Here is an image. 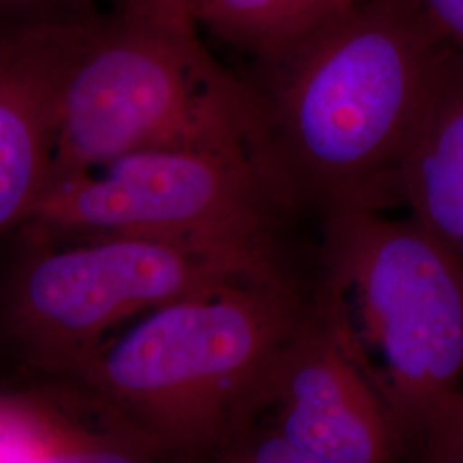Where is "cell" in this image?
Segmentation results:
<instances>
[{
  "label": "cell",
  "instance_id": "6da1fadb",
  "mask_svg": "<svg viewBox=\"0 0 463 463\" xmlns=\"http://www.w3.org/2000/svg\"><path fill=\"white\" fill-rule=\"evenodd\" d=\"M451 49L398 0H365L256 69L261 160L298 213L400 201V170Z\"/></svg>",
  "mask_w": 463,
  "mask_h": 463
},
{
  "label": "cell",
  "instance_id": "7a4b0ae2",
  "mask_svg": "<svg viewBox=\"0 0 463 463\" xmlns=\"http://www.w3.org/2000/svg\"><path fill=\"white\" fill-rule=\"evenodd\" d=\"M311 296L298 271L223 281L134 319L62 371L109 398L160 462H215Z\"/></svg>",
  "mask_w": 463,
  "mask_h": 463
},
{
  "label": "cell",
  "instance_id": "3957f363",
  "mask_svg": "<svg viewBox=\"0 0 463 463\" xmlns=\"http://www.w3.org/2000/svg\"><path fill=\"white\" fill-rule=\"evenodd\" d=\"M313 294L412 457L430 407L463 378V258L378 210L323 216Z\"/></svg>",
  "mask_w": 463,
  "mask_h": 463
},
{
  "label": "cell",
  "instance_id": "277c9868",
  "mask_svg": "<svg viewBox=\"0 0 463 463\" xmlns=\"http://www.w3.org/2000/svg\"><path fill=\"white\" fill-rule=\"evenodd\" d=\"M148 149L248 155L263 165L260 101L198 30L99 14L69 86L47 191Z\"/></svg>",
  "mask_w": 463,
  "mask_h": 463
},
{
  "label": "cell",
  "instance_id": "5b68a950",
  "mask_svg": "<svg viewBox=\"0 0 463 463\" xmlns=\"http://www.w3.org/2000/svg\"><path fill=\"white\" fill-rule=\"evenodd\" d=\"M298 215L252 156L148 149L52 187L16 232L23 242L136 235L294 268L287 233Z\"/></svg>",
  "mask_w": 463,
  "mask_h": 463
},
{
  "label": "cell",
  "instance_id": "8992f818",
  "mask_svg": "<svg viewBox=\"0 0 463 463\" xmlns=\"http://www.w3.org/2000/svg\"><path fill=\"white\" fill-rule=\"evenodd\" d=\"M273 271L296 268L136 235L23 242L4 281L2 338L16 367L62 371L160 306Z\"/></svg>",
  "mask_w": 463,
  "mask_h": 463
},
{
  "label": "cell",
  "instance_id": "52a82bcc",
  "mask_svg": "<svg viewBox=\"0 0 463 463\" xmlns=\"http://www.w3.org/2000/svg\"><path fill=\"white\" fill-rule=\"evenodd\" d=\"M248 426L279 430L311 463H386L405 457L388 407L315 294L268 367L241 430Z\"/></svg>",
  "mask_w": 463,
  "mask_h": 463
},
{
  "label": "cell",
  "instance_id": "ba28073f",
  "mask_svg": "<svg viewBox=\"0 0 463 463\" xmlns=\"http://www.w3.org/2000/svg\"><path fill=\"white\" fill-rule=\"evenodd\" d=\"M99 11L2 17L0 231L16 232L49 189L67 93Z\"/></svg>",
  "mask_w": 463,
  "mask_h": 463
},
{
  "label": "cell",
  "instance_id": "9c48e42d",
  "mask_svg": "<svg viewBox=\"0 0 463 463\" xmlns=\"http://www.w3.org/2000/svg\"><path fill=\"white\" fill-rule=\"evenodd\" d=\"M2 462L148 463V436L97 388L66 371L17 367L0 392Z\"/></svg>",
  "mask_w": 463,
  "mask_h": 463
},
{
  "label": "cell",
  "instance_id": "30bf717a",
  "mask_svg": "<svg viewBox=\"0 0 463 463\" xmlns=\"http://www.w3.org/2000/svg\"><path fill=\"white\" fill-rule=\"evenodd\" d=\"M400 201L426 231L463 248V50L451 49L398 175Z\"/></svg>",
  "mask_w": 463,
  "mask_h": 463
},
{
  "label": "cell",
  "instance_id": "8fae6325",
  "mask_svg": "<svg viewBox=\"0 0 463 463\" xmlns=\"http://www.w3.org/2000/svg\"><path fill=\"white\" fill-rule=\"evenodd\" d=\"M365 0H193V16L223 47L256 69L290 52L350 14Z\"/></svg>",
  "mask_w": 463,
  "mask_h": 463
},
{
  "label": "cell",
  "instance_id": "7c38bea8",
  "mask_svg": "<svg viewBox=\"0 0 463 463\" xmlns=\"http://www.w3.org/2000/svg\"><path fill=\"white\" fill-rule=\"evenodd\" d=\"M412 457L420 462L463 463V392L439 398L426 415Z\"/></svg>",
  "mask_w": 463,
  "mask_h": 463
},
{
  "label": "cell",
  "instance_id": "4fadbf2b",
  "mask_svg": "<svg viewBox=\"0 0 463 463\" xmlns=\"http://www.w3.org/2000/svg\"><path fill=\"white\" fill-rule=\"evenodd\" d=\"M441 42L463 50V0H398Z\"/></svg>",
  "mask_w": 463,
  "mask_h": 463
},
{
  "label": "cell",
  "instance_id": "5bb4252c",
  "mask_svg": "<svg viewBox=\"0 0 463 463\" xmlns=\"http://www.w3.org/2000/svg\"><path fill=\"white\" fill-rule=\"evenodd\" d=\"M116 11L165 28L198 30L193 0H117Z\"/></svg>",
  "mask_w": 463,
  "mask_h": 463
},
{
  "label": "cell",
  "instance_id": "9a60e30c",
  "mask_svg": "<svg viewBox=\"0 0 463 463\" xmlns=\"http://www.w3.org/2000/svg\"><path fill=\"white\" fill-rule=\"evenodd\" d=\"M97 0H0L2 17L50 14V13H90L97 11Z\"/></svg>",
  "mask_w": 463,
  "mask_h": 463
}]
</instances>
